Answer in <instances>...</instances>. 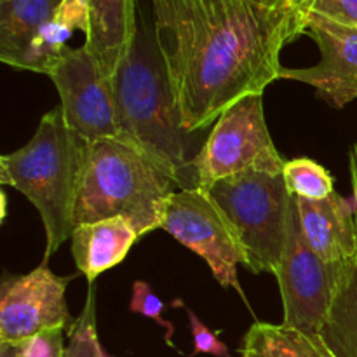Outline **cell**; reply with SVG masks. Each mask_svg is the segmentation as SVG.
I'll return each instance as SVG.
<instances>
[{
  "mask_svg": "<svg viewBox=\"0 0 357 357\" xmlns=\"http://www.w3.org/2000/svg\"><path fill=\"white\" fill-rule=\"evenodd\" d=\"M153 38L185 131L281 79L282 49L305 33L298 0H152Z\"/></svg>",
  "mask_w": 357,
  "mask_h": 357,
  "instance_id": "cell-1",
  "label": "cell"
},
{
  "mask_svg": "<svg viewBox=\"0 0 357 357\" xmlns=\"http://www.w3.org/2000/svg\"><path fill=\"white\" fill-rule=\"evenodd\" d=\"M117 105L119 139L152 159L176 187L195 188L194 157L171 91L155 38L138 30L136 40L112 79Z\"/></svg>",
  "mask_w": 357,
  "mask_h": 357,
  "instance_id": "cell-2",
  "label": "cell"
},
{
  "mask_svg": "<svg viewBox=\"0 0 357 357\" xmlns=\"http://www.w3.org/2000/svg\"><path fill=\"white\" fill-rule=\"evenodd\" d=\"M86 149V139L68 128L61 107H56L40 119L26 145L0 157V183L20 190L44 223V264L72 239Z\"/></svg>",
  "mask_w": 357,
  "mask_h": 357,
  "instance_id": "cell-3",
  "label": "cell"
},
{
  "mask_svg": "<svg viewBox=\"0 0 357 357\" xmlns=\"http://www.w3.org/2000/svg\"><path fill=\"white\" fill-rule=\"evenodd\" d=\"M174 183L131 143L105 138L87 143L73 209L77 225L122 216L139 237L160 229Z\"/></svg>",
  "mask_w": 357,
  "mask_h": 357,
  "instance_id": "cell-4",
  "label": "cell"
},
{
  "mask_svg": "<svg viewBox=\"0 0 357 357\" xmlns=\"http://www.w3.org/2000/svg\"><path fill=\"white\" fill-rule=\"evenodd\" d=\"M208 194L236 236L244 267L275 275L288 234L293 195L282 173L244 171L199 187Z\"/></svg>",
  "mask_w": 357,
  "mask_h": 357,
  "instance_id": "cell-5",
  "label": "cell"
},
{
  "mask_svg": "<svg viewBox=\"0 0 357 357\" xmlns=\"http://www.w3.org/2000/svg\"><path fill=\"white\" fill-rule=\"evenodd\" d=\"M284 164L268 132L264 94L246 96L213 124L195 155V185L204 187L244 171L282 173Z\"/></svg>",
  "mask_w": 357,
  "mask_h": 357,
  "instance_id": "cell-6",
  "label": "cell"
},
{
  "mask_svg": "<svg viewBox=\"0 0 357 357\" xmlns=\"http://www.w3.org/2000/svg\"><path fill=\"white\" fill-rule=\"evenodd\" d=\"M347 264H326L310 250L300 229L293 197L286 244L275 272L284 307L282 323L319 337Z\"/></svg>",
  "mask_w": 357,
  "mask_h": 357,
  "instance_id": "cell-7",
  "label": "cell"
},
{
  "mask_svg": "<svg viewBox=\"0 0 357 357\" xmlns=\"http://www.w3.org/2000/svg\"><path fill=\"white\" fill-rule=\"evenodd\" d=\"M160 229L199 255L222 288H236L246 300L237 279V267L244 265L243 250L229 223L202 188L174 192L166 206Z\"/></svg>",
  "mask_w": 357,
  "mask_h": 357,
  "instance_id": "cell-8",
  "label": "cell"
},
{
  "mask_svg": "<svg viewBox=\"0 0 357 357\" xmlns=\"http://www.w3.org/2000/svg\"><path fill=\"white\" fill-rule=\"evenodd\" d=\"M49 77L61 98L66 124L75 135L87 143L119 138L114 86L86 44L66 49Z\"/></svg>",
  "mask_w": 357,
  "mask_h": 357,
  "instance_id": "cell-9",
  "label": "cell"
},
{
  "mask_svg": "<svg viewBox=\"0 0 357 357\" xmlns=\"http://www.w3.org/2000/svg\"><path fill=\"white\" fill-rule=\"evenodd\" d=\"M72 279L52 274L42 261L30 274L3 281L0 340L23 342L49 330H65L72 319L65 300Z\"/></svg>",
  "mask_w": 357,
  "mask_h": 357,
  "instance_id": "cell-10",
  "label": "cell"
},
{
  "mask_svg": "<svg viewBox=\"0 0 357 357\" xmlns=\"http://www.w3.org/2000/svg\"><path fill=\"white\" fill-rule=\"evenodd\" d=\"M303 35L317 44L321 61L309 68H284L281 79L312 86L317 98L335 108L357 100V30L305 10Z\"/></svg>",
  "mask_w": 357,
  "mask_h": 357,
  "instance_id": "cell-11",
  "label": "cell"
},
{
  "mask_svg": "<svg viewBox=\"0 0 357 357\" xmlns=\"http://www.w3.org/2000/svg\"><path fill=\"white\" fill-rule=\"evenodd\" d=\"M300 229L310 250L326 264L342 265L357 257L354 199L333 192L323 201L296 199Z\"/></svg>",
  "mask_w": 357,
  "mask_h": 357,
  "instance_id": "cell-12",
  "label": "cell"
},
{
  "mask_svg": "<svg viewBox=\"0 0 357 357\" xmlns=\"http://www.w3.org/2000/svg\"><path fill=\"white\" fill-rule=\"evenodd\" d=\"M87 6L89 33L84 44L112 80L138 35L136 0H87Z\"/></svg>",
  "mask_w": 357,
  "mask_h": 357,
  "instance_id": "cell-13",
  "label": "cell"
},
{
  "mask_svg": "<svg viewBox=\"0 0 357 357\" xmlns=\"http://www.w3.org/2000/svg\"><path fill=\"white\" fill-rule=\"evenodd\" d=\"M138 239V230L122 216L77 225L70 239L77 271L93 284L98 275L117 267Z\"/></svg>",
  "mask_w": 357,
  "mask_h": 357,
  "instance_id": "cell-14",
  "label": "cell"
},
{
  "mask_svg": "<svg viewBox=\"0 0 357 357\" xmlns=\"http://www.w3.org/2000/svg\"><path fill=\"white\" fill-rule=\"evenodd\" d=\"M75 31L89 33L87 0H61L31 40L24 56L23 70L49 75L68 49L66 42Z\"/></svg>",
  "mask_w": 357,
  "mask_h": 357,
  "instance_id": "cell-15",
  "label": "cell"
},
{
  "mask_svg": "<svg viewBox=\"0 0 357 357\" xmlns=\"http://www.w3.org/2000/svg\"><path fill=\"white\" fill-rule=\"evenodd\" d=\"M61 0H0V61L23 70L31 40Z\"/></svg>",
  "mask_w": 357,
  "mask_h": 357,
  "instance_id": "cell-16",
  "label": "cell"
},
{
  "mask_svg": "<svg viewBox=\"0 0 357 357\" xmlns=\"http://www.w3.org/2000/svg\"><path fill=\"white\" fill-rule=\"evenodd\" d=\"M319 337L333 357H357V257L345 265Z\"/></svg>",
  "mask_w": 357,
  "mask_h": 357,
  "instance_id": "cell-17",
  "label": "cell"
},
{
  "mask_svg": "<svg viewBox=\"0 0 357 357\" xmlns=\"http://www.w3.org/2000/svg\"><path fill=\"white\" fill-rule=\"evenodd\" d=\"M243 357H333L323 338L288 324L255 323L243 344Z\"/></svg>",
  "mask_w": 357,
  "mask_h": 357,
  "instance_id": "cell-18",
  "label": "cell"
},
{
  "mask_svg": "<svg viewBox=\"0 0 357 357\" xmlns=\"http://www.w3.org/2000/svg\"><path fill=\"white\" fill-rule=\"evenodd\" d=\"M289 195L305 201H323L335 192L333 176L330 171L312 159L286 160L282 169Z\"/></svg>",
  "mask_w": 357,
  "mask_h": 357,
  "instance_id": "cell-19",
  "label": "cell"
},
{
  "mask_svg": "<svg viewBox=\"0 0 357 357\" xmlns=\"http://www.w3.org/2000/svg\"><path fill=\"white\" fill-rule=\"evenodd\" d=\"M65 357H107L96 330V289L89 284L86 303L80 316L70 326Z\"/></svg>",
  "mask_w": 357,
  "mask_h": 357,
  "instance_id": "cell-20",
  "label": "cell"
},
{
  "mask_svg": "<svg viewBox=\"0 0 357 357\" xmlns=\"http://www.w3.org/2000/svg\"><path fill=\"white\" fill-rule=\"evenodd\" d=\"M164 309H166V303L153 293V289L150 288L145 281H135V284H132V298L131 303H129V310L135 314H139V316L149 317V319H153L159 326L167 330L166 342L169 345H173L171 338H173L174 328L169 321H164Z\"/></svg>",
  "mask_w": 357,
  "mask_h": 357,
  "instance_id": "cell-21",
  "label": "cell"
},
{
  "mask_svg": "<svg viewBox=\"0 0 357 357\" xmlns=\"http://www.w3.org/2000/svg\"><path fill=\"white\" fill-rule=\"evenodd\" d=\"M302 7L342 26L357 30V0H305Z\"/></svg>",
  "mask_w": 357,
  "mask_h": 357,
  "instance_id": "cell-22",
  "label": "cell"
},
{
  "mask_svg": "<svg viewBox=\"0 0 357 357\" xmlns=\"http://www.w3.org/2000/svg\"><path fill=\"white\" fill-rule=\"evenodd\" d=\"M188 321H190V333L194 340V352L192 356L199 354H211L216 357H232L229 352V347L216 337L215 331L209 330L194 310L187 309Z\"/></svg>",
  "mask_w": 357,
  "mask_h": 357,
  "instance_id": "cell-23",
  "label": "cell"
},
{
  "mask_svg": "<svg viewBox=\"0 0 357 357\" xmlns=\"http://www.w3.org/2000/svg\"><path fill=\"white\" fill-rule=\"evenodd\" d=\"M63 330H49L28 342L24 357H65Z\"/></svg>",
  "mask_w": 357,
  "mask_h": 357,
  "instance_id": "cell-24",
  "label": "cell"
},
{
  "mask_svg": "<svg viewBox=\"0 0 357 357\" xmlns=\"http://www.w3.org/2000/svg\"><path fill=\"white\" fill-rule=\"evenodd\" d=\"M30 340H23V342L0 340V357H24L28 349V342Z\"/></svg>",
  "mask_w": 357,
  "mask_h": 357,
  "instance_id": "cell-25",
  "label": "cell"
},
{
  "mask_svg": "<svg viewBox=\"0 0 357 357\" xmlns=\"http://www.w3.org/2000/svg\"><path fill=\"white\" fill-rule=\"evenodd\" d=\"M349 162H351L352 190H354V204H356V213H357V143L351 149V153H349Z\"/></svg>",
  "mask_w": 357,
  "mask_h": 357,
  "instance_id": "cell-26",
  "label": "cell"
},
{
  "mask_svg": "<svg viewBox=\"0 0 357 357\" xmlns=\"http://www.w3.org/2000/svg\"><path fill=\"white\" fill-rule=\"evenodd\" d=\"M298 2H300V3H302V2H303V0H298Z\"/></svg>",
  "mask_w": 357,
  "mask_h": 357,
  "instance_id": "cell-27",
  "label": "cell"
},
{
  "mask_svg": "<svg viewBox=\"0 0 357 357\" xmlns=\"http://www.w3.org/2000/svg\"><path fill=\"white\" fill-rule=\"evenodd\" d=\"M356 220H357V213H356Z\"/></svg>",
  "mask_w": 357,
  "mask_h": 357,
  "instance_id": "cell-28",
  "label": "cell"
},
{
  "mask_svg": "<svg viewBox=\"0 0 357 357\" xmlns=\"http://www.w3.org/2000/svg\"><path fill=\"white\" fill-rule=\"evenodd\" d=\"M303 2H305V0H303Z\"/></svg>",
  "mask_w": 357,
  "mask_h": 357,
  "instance_id": "cell-29",
  "label": "cell"
},
{
  "mask_svg": "<svg viewBox=\"0 0 357 357\" xmlns=\"http://www.w3.org/2000/svg\"><path fill=\"white\" fill-rule=\"evenodd\" d=\"M107 357H108V356H107Z\"/></svg>",
  "mask_w": 357,
  "mask_h": 357,
  "instance_id": "cell-30",
  "label": "cell"
}]
</instances>
